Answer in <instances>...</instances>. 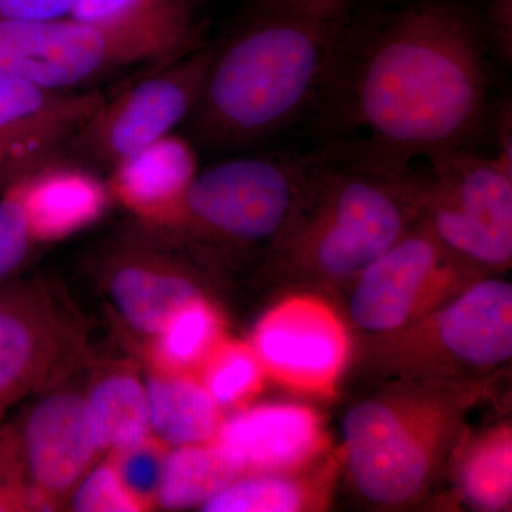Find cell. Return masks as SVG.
<instances>
[{
	"label": "cell",
	"instance_id": "cell-26",
	"mask_svg": "<svg viewBox=\"0 0 512 512\" xmlns=\"http://www.w3.org/2000/svg\"><path fill=\"white\" fill-rule=\"evenodd\" d=\"M170 447L154 436L110 451L109 463L141 510L158 505L165 457Z\"/></svg>",
	"mask_w": 512,
	"mask_h": 512
},
{
	"label": "cell",
	"instance_id": "cell-8",
	"mask_svg": "<svg viewBox=\"0 0 512 512\" xmlns=\"http://www.w3.org/2000/svg\"><path fill=\"white\" fill-rule=\"evenodd\" d=\"M417 173L420 221L458 258L485 274L512 262V171L494 157L453 148L424 157Z\"/></svg>",
	"mask_w": 512,
	"mask_h": 512
},
{
	"label": "cell",
	"instance_id": "cell-16",
	"mask_svg": "<svg viewBox=\"0 0 512 512\" xmlns=\"http://www.w3.org/2000/svg\"><path fill=\"white\" fill-rule=\"evenodd\" d=\"M107 265L111 301L124 322L141 335L156 338L175 313L202 296L190 266L140 239L114 249Z\"/></svg>",
	"mask_w": 512,
	"mask_h": 512
},
{
	"label": "cell",
	"instance_id": "cell-21",
	"mask_svg": "<svg viewBox=\"0 0 512 512\" xmlns=\"http://www.w3.org/2000/svg\"><path fill=\"white\" fill-rule=\"evenodd\" d=\"M101 451H113L153 436L146 384L133 370L101 375L84 397Z\"/></svg>",
	"mask_w": 512,
	"mask_h": 512
},
{
	"label": "cell",
	"instance_id": "cell-29",
	"mask_svg": "<svg viewBox=\"0 0 512 512\" xmlns=\"http://www.w3.org/2000/svg\"><path fill=\"white\" fill-rule=\"evenodd\" d=\"M72 508L83 512H137V501L120 483L109 460L87 473L76 485Z\"/></svg>",
	"mask_w": 512,
	"mask_h": 512
},
{
	"label": "cell",
	"instance_id": "cell-14",
	"mask_svg": "<svg viewBox=\"0 0 512 512\" xmlns=\"http://www.w3.org/2000/svg\"><path fill=\"white\" fill-rule=\"evenodd\" d=\"M40 288L0 285V412L40 389L72 355V326Z\"/></svg>",
	"mask_w": 512,
	"mask_h": 512
},
{
	"label": "cell",
	"instance_id": "cell-18",
	"mask_svg": "<svg viewBox=\"0 0 512 512\" xmlns=\"http://www.w3.org/2000/svg\"><path fill=\"white\" fill-rule=\"evenodd\" d=\"M198 154L187 138L171 133L109 170V188L138 221L170 232L198 174Z\"/></svg>",
	"mask_w": 512,
	"mask_h": 512
},
{
	"label": "cell",
	"instance_id": "cell-13",
	"mask_svg": "<svg viewBox=\"0 0 512 512\" xmlns=\"http://www.w3.org/2000/svg\"><path fill=\"white\" fill-rule=\"evenodd\" d=\"M15 427L30 487L56 507L101 453L86 399L73 392L49 394Z\"/></svg>",
	"mask_w": 512,
	"mask_h": 512
},
{
	"label": "cell",
	"instance_id": "cell-12",
	"mask_svg": "<svg viewBox=\"0 0 512 512\" xmlns=\"http://www.w3.org/2000/svg\"><path fill=\"white\" fill-rule=\"evenodd\" d=\"M106 96L97 89L56 90L0 79V178L3 187L66 156Z\"/></svg>",
	"mask_w": 512,
	"mask_h": 512
},
{
	"label": "cell",
	"instance_id": "cell-32",
	"mask_svg": "<svg viewBox=\"0 0 512 512\" xmlns=\"http://www.w3.org/2000/svg\"><path fill=\"white\" fill-rule=\"evenodd\" d=\"M511 101H505L497 113L495 123V138H497V151L495 160L505 170L512 171V113Z\"/></svg>",
	"mask_w": 512,
	"mask_h": 512
},
{
	"label": "cell",
	"instance_id": "cell-30",
	"mask_svg": "<svg viewBox=\"0 0 512 512\" xmlns=\"http://www.w3.org/2000/svg\"><path fill=\"white\" fill-rule=\"evenodd\" d=\"M167 0H79L70 18L103 28H117L147 18Z\"/></svg>",
	"mask_w": 512,
	"mask_h": 512
},
{
	"label": "cell",
	"instance_id": "cell-20",
	"mask_svg": "<svg viewBox=\"0 0 512 512\" xmlns=\"http://www.w3.org/2000/svg\"><path fill=\"white\" fill-rule=\"evenodd\" d=\"M335 461L289 473L247 474L201 505L205 512H301L328 503Z\"/></svg>",
	"mask_w": 512,
	"mask_h": 512
},
{
	"label": "cell",
	"instance_id": "cell-24",
	"mask_svg": "<svg viewBox=\"0 0 512 512\" xmlns=\"http://www.w3.org/2000/svg\"><path fill=\"white\" fill-rule=\"evenodd\" d=\"M225 338L220 312L200 296L183 306L153 338L154 370L197 376L212 350Z\"/></svg>",
	"mask_w": 512,
	"mask_h": 512
},
{
	"label": "cell",
	"instance_id": "cell-23",
	"mask_svg": "<svg viewBox=\"0 0 512 512\" xmlns=\"http://www.w3.org/2000/svg\"><path fill=\"white\" fill-rule=\"evenodd\" d=\"M242 476L244 470L215 441L173 447L165 457L158 505L167 510L201 507Z\"/></svg>",
	"mask_w": 512,
	"mask_h": 512
},
{
	"label": "cell",
	"instance_id": "cell-31",
	"mask_svg": "<svg viewBox=\"0 0 512 512\" xmlns=\"http://www.w3.org/2000/svg\"><path fill=\"white\" fill-rule=\"evenodd\" d=\"M79 0H0V20L47 22L72 16Z\"/></svg>",
	"mask_w": 512,
	"mask_h": 512
},
{
	"label": "cell",
	"instance_id": "cell-25",
	"mask_svg": "<svg viewBox=\"0 0 512 512\" xmlns=\"http://www.w3.org/2000/svg\"><path fill=\"white\" fill-rule=\"evenodd\" d=\"M198 379L222 410L251 402L264 387L266 373L251 343L224 338L212 350Z\"/></svg>",
	"mask_w": 512,
	"mask_h": 512
},
{
	"label": "cell",
	"instance_id": "cell-1",
	"mask_svg": "<svg viewBox=\"0 0 512 512\" xmlns=\"http://www.w3.org/2000/svg\"><path fill=\"white\" fill-rule=\"evenodd\" d=\"M490 76L478 23L424 0L359 28L353 20L316 106L339 133L363 134L355 165L397 173L470 148L488 119Z\"/></svg>",
	"mask_w": 512,
	"mask_h": 512
},
{
	"label": "cell",
	"instance_id": "cell-5",
	"mask_svg": "<svg viewBox=\"0 0 512 512\" xmlns=\"http://www.w3.org/2000/svg\"><path fill=\"white\" fill-rule=\"evenodd\" d=\"M202 3L167 0L153 15L117 28L72 18L0 20V79L87 90L131 67L171 62L204 46L197 22Z\"/></svg>",
	"mask_w": 512,
	"mask_h": 512
},
{
	"label": "cell",
	"instance_id": "cell-10",
	"mask_svg": "<svg viewBox=\"0 0 512 512\" xmlns=\"http://www.w3.org/2000/svg\"><path fill=\"white\" fill-rule=\"evenodd\" d=\"M214 47L160 64L124 92L104 100L70 143L67 153L90 167L110 170L141 148L174 133L200 99Z\"/></svg>",
	"mask_w": 512,
	"mask_h": 512
},
{
	"label": "cell",
	"instance_id": "cell-22",
	"mask_svg": "<svg viewBox=\"0 0 512 512\" xmlns=\"http://www.w3.org/2000/svg\"><path fill=\"white\" fill-rule=\"evenodd\" d=\"M458 494L474 510L505 511L512 500V430L500 424L457 446Z\"/></svg>",
	"mask_w": 512,
	"mask_h": 512
},
{
	"label": "cell",
	"instance_id": "cell-3",
	"mask_svg": "<svg viewBox=\"0 0 512 512\" xmlns=\"http://www.w3.org/2000/svg\"><path fill=\"white\" fill-rule=\"evenodd\" d=\"M420 220L417 173L313 158L268 264L306 284L349 285Z\"/></svg>",
	"mask_w": 512,
	"mask_h": 512
},
{
	"label": "cell",
	"instance_id": "cell-28",
	"mask_svg": "<svg viewBox=\"0 0 512 512\" xmlns=\"http://www.w3.org/2000/svg\"><path fill=\"white\" fill-rule=\"evenodd\" d=\"M33 245L18 191L9 183L0 195V285L25 264Z\"/></svg>",
	"mask_w": 512,
	"mask_h": 512
},
{
	"label": "cell",
	"instance_id": "cell-7",
	"mask_svg": "<svg viewBox=\"0 0 512 512\" xmlns=\"http://www.w3.org/2000/svg\"><path fill=\"white\" fill-rule=\"evenodd\" d=\"M313 158L238 157L198 171L171 234L207 251L268 252L291 220Z\"/></svg>",
	"mask_w": 512,
	"mask_h": 512
},
{
	"label": "cell",
	"instance_id": "cell-11",
	"mask_svg": "<svg viewBox=\"0 0 512 512\" xmlns=\"http://www.w3.org/2000/svg\"><path fill=\"white\" fill-rule=\"evenodd\" d=\"M251 346L266 377L295 392L329 397L348 369V323L325 299L296 293L256 323Z\"/></svg>",
	"mask_w": 512,
	"mask_h": 512
},
{
	"label": "cell",
	"instance_id": "cell-33",
	"mask_svg": "<svg viewBox=\"0 0 512 512\" xmlns=\"http://www.w3.org/2000/svg\"><path fill=\"white\" fill-rule=\"evenodd\" d=\"M0 187H3V181H2V178H0Z\"/></svg>",
	"mask_w": 512,
	"mask_h": 512
},
{
	"label": "cell",
	"instance_id": "cell-17",
	"mask_svg": "<svg viewBox=\"0 0 512 512\" xmlns=\"http://www.w3.org/2000/svg\"><path fill=\"white\" fill-rule=\"evenodd\" d=\"M36 244L56 242L94 224L113 200L107 180L66 156L12 181Z\"/></svg>",
	"mask_w": 512,
	"mask_h": 512
},
{
	"label": "cell",
	"instance_id": "cell-15",
	"mask_svg": "<svg viewBox=\"0 0 512 512\" xmlns=\"http://www.w3.org/2000/svg\"><path fill=\"white\" fill-rule=\"evenodd\" d=\"M218 444L247 474L289 473L318 463L328 450L319 414L301 404H262L222 421Z\"/></svg>",
	"mask_w": 512,
	"mask_h": 512
},
{
	"label": "cell",
	"instance_id": "cell-27",
	"mask_svg": "<svg viewBox=\"0 0 512 512\" xmlns=\"http://www.w3.org/2000/svg\"><path fill=\"white\" fill-rule=\"evenodd\" d=\"M50 510L30 487L15 426L0 427V512Z\"/></svg>",
	"mask_w": 512,
	"mask_h": 512
},
{
	"label": "cell",
	"instance_id": "cell-9",
	"mask_svg": "<svg viewBox=\"0 0 512 512\" xmlns=\"http://www.w3.org/2000/svg\"><path fill=\"white\" fill-rule=\"evenodd\" d=\"M420 220L349 284V323L370 339L409 328L480 276Z\"/></svg>",
	"mask_w": 512,
	"mask_h": 512
},
{
	"label": "cell",
	"instance_id": "cell-19",
	"mask_svg": "<svg viewBox=\"0 0 512 512\" xmlns=\"http://www.w3.org/2000/svg\"><path fill=\"white\" fill-rule=\"evenodd\" d=\"M151 434L165 446L211 443L221 409L197 376L154 370L146 383Z\"/></svg>",
	"mask_w": 512,
	"mask_h": 512
},
{
	"label": "cell",
	"instance_id": "cell-4",
	"mask_svg": "<svg viewBox=\"0 0 512 512\" xmlns=\"http://www.w3.org/2000/svg\"><path fill=\"white\" fill-rule=\"evenodd\" d=\"M485 386L394 380L350 406L340 423L353 491L367 504L403 508L436 485Z\"/></svg>",
	"mask_w": 512,
	"mask_h": 512
},
{
	"label": "cell",
	"instance_id": "cell-6",
	"mask_svg": "<svg viewBox=\"0 0 512 512\" xmlns=\"http://www.w3.org/2000/svg\"><path fill=\"white\" fill-rule=\"evenodd\" d=\"M512 357V285L474 279L409 328L372 339L367 359L392 380L485 386Z\"/></svg>",
	"mask_w": 512,
	"mask_h": 512
},
{
	"label": "cell",
	"instance_id": "cell-2",
	"mask_svg": "<svg viewBox=\"0 0 512 512\" xmlns=\"http://www.w3.org/2000/svg\"><path fill=\"white\" fill-rule=\"evenodd\" d=\"M360 0H247L188 117L198 143L251 146L318 104Z\"/></svg>",
	"mask_w": 512,
	"mask_h": 512
}]
</instances>
